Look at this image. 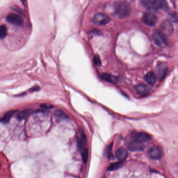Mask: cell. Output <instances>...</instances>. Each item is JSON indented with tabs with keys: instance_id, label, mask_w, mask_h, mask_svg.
I'll use <instances>...</instances> for the list:
<instances>
[{
	"instance_id": "obj_1",
	"label": "cell",
	"mask_w": 178,
	"mask_h": 178,
	"mask_svg": "<svg viewBox=\"0 0 178 178\" xmlns=\"http://www.w3.org/2000/svg\"><path fill=\"white\" fill-rule=\"evenodd\" d=\"M114 14L120 18H124L128 16L131 12V7L128 3L120 2L114 5Z\"/></svg>"
},
{
	"instance_id": "obj_2",
	"label": "cell",
	"mask_w": 178,
	"mask_h": 178,
	"mask_svg": "<svg viewBox=\"0 0 178 178\" xmlns=\"http://www.w3.org/2000/svg\"><path fill=\"white\" fill-rule=\"evenodd\" d=\"M153 40L154 43L159 47L163 48L167 46V41L166 36L159 31H157L154 33Z\"/></svg>"
},
{
	"instance_id": "obj_3",
	"label": "cell",
	"mask_w": 178,
	"mask_h": 178,
	"mask_svg": "<svg viewBox=\"0 0 178 178\" xmlns=\"http://www.w3.org/2000/svg\"><path fill=\"white\" fill-rule=\"evenodd\" d=\"M131 137L134 141L139 142L142 144L149 141L151 139V137L149 134L144 132H133L131 133Z\"/></svg>"
},
{
	"instance_id": "obj_4",
	"label": "cell",
	"mask_w": 178,
	"mask_h": 178,
	"mask_svg": "<svg viewBox=\"0 0 178 178\" xmlns=\"http://www.w3.org/2000/svg\"><path fill=\"white\" fill-rule=\"evenodd\" d=\"M148 155L150 158L157 160L162 158L164 155V152L161 147L154 146L148 150Z\"/></svg>"
},
{
	"instance_id": "obj_5",
	"label": "cell",
	"mask_w": 178,
	"mask_h": 178,
	"mask_svg": "<svg viewBox=\"0 0 178 178\" xmlns=\"http://www.w3.org/2000/svg\"><path fill=\"white\" fill-rule=\"evenodd\" d=\"M6 20L8 22L10 23L12 25L17 26H22L24 22V20L22 17L20 15L15 13L8 14L6 17Z\"/></svg>"
},
{
	"instance_id": "obj_6",
	"label": "cell",
	"mask_w": 178,
	"mask_h": 178,
	"mask_svg": "<svg viewBox=\"0 0 178 178\" xmlns=\"http://www.w3.org/2000/svg\"><path fill=\"white\" fill-rule=\"evenodd\" d=\"M110 21V17L103 13L96 14L93 18V22L96 25L103 26L107 24Z\"/></svg>"
},
{
	"instance_id": "obj_7",
	"label": "cell",
	"mask_w": 178,
	"mask_h": 178,
	"mask_svg": "<svg viewBox=\"0 0 178 178\" xmlns=\"http://www.w3.org/2000/svg\"><path fill=\"white\" fill-rule=\"evenodd\" d=\"M161 33L165 36H170L173 33V27L169 20H164L160 25Z\"/></svg>"
},
{
	"instance_id": "obj_8",
	"label": "cell",
	"mask_w": 178,
	"mask_h": 178,
	"mask_svg": "<svg viewBox=\"0 0 178 178\" xmlns=\"http://www.w3.org/2000/svg\"><path fill=\"white\" fill-rule=\"evenodd\" d=\"M168 64L165 62H160L157 64L156 67V71L159 78L160 81L162 80L166 76L168 71Z\"/></svg>"
},
{
	"instance_id": "obj_9",
	"label": "cell",
	"mask_w": 178,
	"mask_h": 178,
	"mask_svg": "<svg viewBox=\"0 0 178 178\" xmlns=\"http://www.w3.org/2000/svg\"><path fill=\"white\" fill-rule=\"evenodd\" d=\"M77 144L78 149L81 152L86 148L87 145V137L85 134L84 133L83 131H80L79 133L77 140Z\"/></svg>"
},
{
	"instance_id": "obj_10",
	"label": "cell",
	"mask_w": 178,
	"mask_h": 178,
	"mask_svg": "<svg viewBox=\"0 0 178 178\" xmlns=\"http://www.w3.org/2000/svg\"><path fill=\"white\" fill-rule=\"evenodd\" d=\"M142 20L145 24L150 26H153L156 24L157 17L153 13H146L143 16Z\"/></svg>"
},
{
	"instance_id": "obj_11",
	"label": "cell",
	"mask_w": 178,
	"mask_h": 178,
	"mask_svg": "<svg viewBox=\"0 0 178 178\" xmlns=\"http://www.w3.org/2000/svg\"><path fill=\"white\" fill-rule=\"evenodd\" d=\"M154 9L167 11L168 5L166 0H152Z\"/></svg>"
},
{
	"instance_id": "obj_12",
	"label": "cell",
	"mask_w": 178,
	"mask_h": 178,
	"mask_svg": "<svg viewBox=\"0 0 178 178\" xmlns=\"http://www.w3.org/2000/svg\"><path fill=\"white\" fill-rule=\"evenodd\" d=\"M135 90L137 93L142 96H145L149 94L150 92L149 88L143 84H139L135 86Z\"/></svg>"
},
{
	"instance_id": "obj_13",
	"label": "cell",
	"mask_w": 178,
	"mask_h": 178,
	"mask_svg": "<svg viewBox=\"0 0 178 178\" xmlns=\"http://www.w3.org/2000/svg\"><path fill=\"white\" fill-rule=\"evenodd\" d=\"M115 155L119 161L123 162L128 156V152L124 148H120L117 150Z\"/></svg>"
},
{
	"instance_id": "obj_14",
	"label": "cell",
	"mask_w": 178,
	"mask_h": 178,
	"mask_svg": "<svg viewBox=\"0 0 178 178\" xmlns=\"http://www.w3.org/2000/svg\"><path fill=\"white\" fill-rule=\"evenodd\" d=\"M128 147L129 149L131 151H134V152L137 151H137H142L143 150L144 146L143 145V144L133 141V142H132L129 143Z\"/></svg>"
},
{
	"instance_id": "obj_15",
	"label": "cell",
	"mask_w": 178,
	"mask_h": 178,
	"mask_svg": "<svg viewBox=\"0 0 178 178\" xmlns=\"http://www.w3.org/2000/svg\"><path fill=\"white\" fill-rule=\"evenodd\" d=\"M145 81L151 85H153L157 81V76L154 72L148 73L145 76Z\"/></svg>"
},
{
	"instance_id": "obj_16",
	"label": "cell",
	"mask_w": 178,
	"mask_h": 178,
	"mask_svg": "<svg viewBox=\"0 0 178 178\" xmlns=\"http://www.w3.org/2000/svg\"><path fill=\"white\" fill-rule=\"evenodd\" d=\"M101 78L103 80L111 83L115 84L118 82V78L116 76L109 74H103L101 75Z\"/></svg>"
},
{
	"instance_id": "obj_17",
	"label": "cell",
	"mask_w": 178,
	"mask_h": 178,
	"mask_svg": "<svg viewBox=\"0 0 178 178\" xmlns=\"http://www.w3.org/2000/svg\"><path fill=\"white\" fill-rule=\"evenodd\" d=\"M54 117L59 120H67L69 119V117L64 112L60 110H57L54 112Z\"/></svg>"
},
{
	"instance_id": "obj_18",
	"label": "cell",
	"mask_w": 178,
	"mask_h": 178,
	"mask_svg": "<svg viewBox=\"0 0 178 178\" xmlns=\"http://www.w3.org/2000/svg\"><path fill=\"white\" fill-rule=\"evenodd\" d=\"M16 110H11V111H9L7 112L5 114H4V115L3 116V118L0 119V122L4 123H7L10 121V119L11 118V117L15 114L16 113Z\"/></svg>"
},
{
	"instance_id": "obj_19",
	"label": "cell",
	"mask_w": 178,
	"mask_h": 178,
	"mask_svg": "<svg viewBox=\"0 0 178 178\" xmlns=\"http://www.w3.org/2000/svg\"><path fill=\"white\" fill-rule=\"evenodd\" d=\"M31 109H26L23 110L22 112H20L17 115V118L19 120H22L25 119L28 117L29 114L31 113Z\"/></svg>"
},
{
	"instance_id": "obj_20",
	"label": "cell",
	"mask_w": 178,
	"mask_h": 178,
	"mask_svg": "<svg viewBox=\"0 0 178 178\" xmlns=\"http://www.w3.org/2000/svg\"><path fill=\"white\" fill-rule=\"evenodd\" d=\"M7 35V28L5 25H0V39H4Z\"/></svg>"
},
{
	"instance_id": "obj_21",
	"label": "cell",
	"mask_w": 178,
	"mask_h": 178,
	"mask_svg": "<svg viewBox=\"0 0 178 178\" xmlns=\"http://www.w3.org/2000/svg\"><path fill=\"white\" fill-rule=\"evenodd\" d=\"M140 2L147 9H154L152 0H140Z\"/></svg>"
},
{
	"instance_id": "obj_22",
	"label": "cell",
	"mask_w": 178,
	"mask_h": 178,
	"mask_svg": "<svg viewBox=\"0 0 178 178\" xmlns=\"http://www.w3.org/2000/svg\"><path fill=\"white\" fill-rule=\"evenodd\" d=\"M122 162H121V161H120V162H119L112 164H110V166L109 167L108 170H110V171L116 170L117 169L119 168L122 165Z\"/></svg>"
},
{
	"instance_id": "obj_23",
	"label": "cell",
	"mask_w": 178,
	"mask_h": 178,
	"mask_svg": "<svg viewBox=\"0 0 178 178\" xmlns=\"http://www.w3.org/2000/svg\"><path fill=\"white\" fill-rule=\"evenodd\" d=\"M81 154H82V159H83L84 162L86 163V162H87V159H88V149L87 148L84 149L83 151L81 152Z\"/></svg>"
},
{
	"instance_id": "obj_24",
	"label": "cell",
	"mask_w": 178,
	"mask_h": 178,
	"mask_svg": "<svg viewBox=\"0 0 178 178\" xmlns=\"http://www.w3.org/2000/svg\"><path fill=\"white\" fill-rule=\"evenodd\" d=\"M40 107L42 109H50L53 108V107L51 105H50L49 103H43L42 105H40Z\"/></svg>"
},
{
	"instance_id": "obj_25",
	"label": "cell",
	"mask_w": 178,
	"mask_h": 178,
	"mask_svg": "<svg viewBox=\"0 0 178 178\" xmlns=\"http://www.w3.org/2000/svg\"><path fill=\"white\" fill-rule=\"evenodd\" d=\"M170 17H171V18L173 19V20L175 22H177V14H173V15H170Z\"/></svg>"
},
{
	"instance_id": "obj_26",
	"label": "cell",
	"mask_w": 178,
	"mask_h": 178,
	"mask_svg": "<svg viewBox=\"0 0 178 178\" xmlns=\"http://www.w3.org/2000/svg\"><path fill=\"white\" fill-rule=\"evenodd\" d=\"M15 11L17 12L18 13H19L20 14H22V11L20 10V8H19L18 7H17V6H14L13 7V9Z\"/></svg>"
},
{
	"instance_id": "obj_27",
	"label": "cell",
	"mask_w": 178,
	"mask_h": 178,
	"mask_svg": "<svg viewBox=\"0 0 178 178\" xmlns=\"http://www.w3.org/2000/svg\"><path fill=\"white\" fill-rule=\"evenodd\" d=\"M94 63L96 65H99L100 64V60L99 58H97V57H95L94 58Z\"/></svg>"
},
{
	"instance_id": "obj_28",
	"label": "cell",
	"mask_w": 178,
	"mask_h": 178,
	"mask_svg": "<svg viewBox=\"0 0 178 178\" xmlns=\"http://www.w3.org/2000/svg\"><path fill=\"white\" fill-rule=\"evenodd\" d=\"M39 87H33L31 89V91L32 92H35V91H38L39 90Z\"/></svg>"
},
{
	"instance_id": "obj_29",
	"label": "cell",
	"mask_w": 178,
	"mask_h": 178,
	"mask_svg": "<svg viewBox=\"0 0 178 178\" xmlns=\"http://www.w3.org/2000/svg\"><path fill=\"white\" fill-rule=\"evenodd\" d=\"M0 168H1V162H0Z\"/></svg>"
}]
</instances>
